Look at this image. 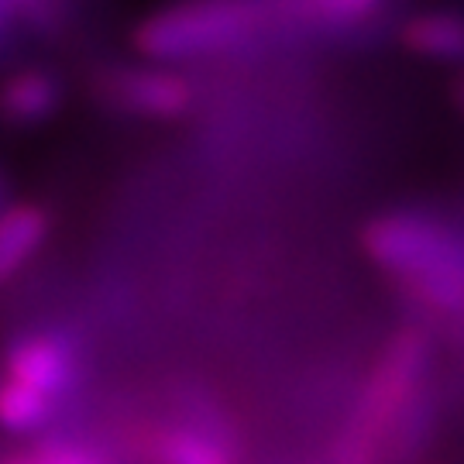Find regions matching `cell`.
<instances>
[{
    "instance_id": "7c38bea8",
    "label": "cell",
    "mask_w": 464,
    "mask_h": 464,
    "mask_svg": "<svg viewBox=\"0 0 464 464\" xmlns=\"http://www.w3.org/2000/svg\"><path fill=\"white\" fill-rule=\"evenodd\" d=\"M14 38H17V34H4V32H0V59H4V52L14 45Z\"/></svg>"
},
{
    "instance_id": "7a4b0ae2",
    "label": "cell",
    "mask_w": 464,
    "mask_h": 464,
    "mask_svg": "<svg viewBox=\"0 0 464 464\" xmlns=\"http://www.w3.org/2000/svg\"><path fill=\"white\" fill-rule=\"evenodd\" d=\"M372 262L427 310L464 316V227L420 207L375 217L365 231Z\"/></svg>"
},
{
    "instance_id": "8fae6325",
    "label": "cell",
    "mask_w": 464,
    "mask_h": 464,
    "mask_svg": "<svg viewBox=\"0 0 464 464\" xmlns=\"http://www.w3.org/2000/svg\"><path fill=\"white\" fill-rule=\"evenodd\" d=\"M7 197H11V183H7V172L0 169V214L11 207V199H7Z\"/></svg>"
},
{
    "instance_id": "277c9868",
    "label": "cell",
    "mask_w": 464,
    "mask_h": 464,
    "mask_svg": "<svg viewBox=\"0 0 464 464\" xmlns=\"http://www.w3.org/2000/svg\"><path fill=\"white\" fill-rule=\"evenodd\" d=\"M83 382V354L69 331L17 337L0 368V430L28 437L45 430Z\"/></svg>"
},
{
    "instance_id": "4fadbf2b",
    "label": "cell",
    "mask_w": 464,
    "mask_h": 464,
    "mask_svg": "<svg viewBox=\"0 0 464 464\" xmlns=\"http://www.w3.org/2000/svg\"><path fill=\"white\" fill-rule=\"evenodd\" d=\"M461 100H464V86H461Z\"/></svg>"
},
{
    "instance_id": "ba28073f",
    "label": "cell",
    "mask_w": 464,
    "mask_h": 464,
    "mask_svg": "<svg viewBox=\"0 0 464 464\" xmlns=\"http://www.w3.org/2000/svg\"><path fill=\"white\" fill-rule=\"evenodd\" d=\"M52 220L38 203H11L0 214V289L42 251Z\"/></svg>"
},
{
    "instance_id": "8992f818",
    "label": "cell",
    "mask_w": 464,
    "mask_h": 464,
    "mask_svg": "<svg viewBox=\"0 0 464 464\" xmlns=\"http://www.w3.org/2000/svg\"><path fill=\"white\" fill-rule=\"evenodd\" d=\"M151 464H241L237 440L217 416L203 410L172 413L149 437Z\"/></svg>"
},
{
    "instance_id": "9c48e42d",
    "label": "cell",
    "mask_w": 464,
    "mask_h": 464,
    "mask_svg": "<svg viewBox=\"0 0 464 464\" xmlns=\"http://www.w3.org/2000/svg\"><path fill=\"white\" fill-rule=\"evenodd\" d=\"M402 42L433 63H464V11H420L406 17Z\"/></svg>"
},
{
    "instance_id": "5b68a950",
    "label": "cell",
    "mask_w": 464,
    "mask_h": 464,
    "mask_svg": "<svg viewBox=\"0 0 464 464\" xmlns=\"http://www.w3.org/2000/svg\"><path fill=\"white\" fill-rule=\"evenodd\" d=\"M103 93L107 100L138 117H183L193 107V80L172 66H124L103 76Z\"/></svg>"
},
{
    "instance_id": "3957f363",
    "label": "cell",
    "mask_w": 464,
    "mask_h": 464,
    "mask_svg": "<svg viewBox=\"0 0 464 464\" xmlns=\"http://www.w3.org/2000/svg\"><path fill=\"white\" fill-rule=\"evenodd\" d=\"M427 375H430V344L416 331L399 334L385 348L365 385L358 413L351 416L348 433L337 450V464H379L382 454H396L416 433L427 416Z\"/></svg>"
},
{
    "instance_id": "52a82bcc",
    "label": "cell",
    "mask_w": 464,
    "mask_h": 464,
    "mask_svg": "<svg viewBox=\"0 0 464 464\" xmlns=\"http://www.w3.org/2000/svg\"><path fill=\"white\" fill-rule=\"evenodd\" d=\"M63 107V80L49 69H17L0 80V124L38 128Z\"/></svg>"
},
{
    "instance_id": "30bf717a",
    "label": "cell",
    "mask_w": 464,
    "mask_h": 464,
    "mask_svg": "<svg viewBox=\"0 0 464 464\" xmlns=\"http://www.w3.org/2000/svg\"><path fill=\"white\" fill-rule=\"evenodd\" d=\"M4 464H111L97 448L83 440H42L32 450L7 458Z\"/></svg>"
},
{
    "instance_id": "6da1fadb",
    "label": "cell",
    "mask_w": 464,
    "mask_h": 464,
    "mask_svg": "<svg viewBox=\"0 0 464 464\" xmlns=\"http://www.w3.org/2000/svg\"><path fill=\"white\" fill-rule=\"evenodd\" d=\"M348 0H293V4H183L149 14L134 42L145 59L179 69L186 63L245 55L272 45L348 42Z\"/></svg>"
}]
</instances>
